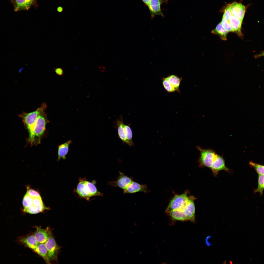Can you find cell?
<instances>
[{"label":"cell","mask_w":264,"mask_h":264,"mask_svg":"<svg viewBox=\"0 0 264 264\" xmlns=\"http://www.w3.org/2000/svg\"><path fill=\"white\" fill-rule=\"evenodd\" d=\"M242 21L236 17L232 15L229 22L231 26L233 32L236 33L239 37H242L243 34L241 31V28Z\"/></svg>","instance_id":"obj_18"},{"label":"cell","mask_w":264,"mask_h":264,"mask_svg":"<svg viewBox=\"0 0 264 264\" xmlns=\"http://www.w3.org/2000/svg\"><path fill=\"white\" fill-rule=\"evenodd\" d=\"M264 175H258V186L257 188L254 191L255 193H259L261 196L264 188Z\"/></svg>","instance_id":"obj_24"},{"label":"cell","mask_w":264,"mask_h":264,"mask_svg":"<svg viewBox=\"0 0 264 264\" xmlns=\"http://www.w3.org/2000/svg\"><path fill=\"white\" fill-rule=\"evenodd\" d=\"M33 251L42 257L46 263L49 264L48 251L45 243H39Z\"/></svg>","instance_id":"obj_20"},{"label":"cell","mask_w":264,"mask_h":264,"mask_svg":"<svg viewBox=\"0 0 264 264\" xmlns=\"http://www.w3.org/2000/svg\"><path fill=\"white\" fill-rule=\"evenodd\" d=\"M229 6L232 15L243 21L246 10L245 6L236 2H233Z\"/></svg>","instance_id":"obj_15"},{"label":"cell","mask_w":264,"mask_h":264,"mask_svg":"<svg viewBox=\"0 0 264 264\" xmlns=\"http://www.w3.org/2000/svg\"><path fill=\"white\" fill-rule=\"evenodd\" d=\"M166 78L175 91L180 92L179 87L182 78L174 75H170Z\"/></svg>","instance_id":"obj_23"},{"label":"cell","mask_w":264,"mask_h":264,"mask_svg":"<svg viewBox=\"0 0 264 264\" xmlns=\"http://www.w3.org/2000/svg\"><path fill=\"white\" fill-rule=\"evenodd\" d=\"M168 1V0H151L147 7L151 18H153L157 15L164 17L161 9V6L164 3L167 4Z\"/></svg>","instance_id":"obj_9"},{"label":"cell","mask_w":264,"mask_h":264,"mask_svg":"<svg viewBox=\"0 0 264 264\" xmlns=\"http://www.w3.org/2000/svg\"><path fill=\"white\" fill-rule=\"evenodd\" d=\"M221 22L223 27L227 32L228 33L233 32L232 27L229 22L222 18Z\"/></svg>","instance_id":"obj_28"},{"label":"cell","mask_w":264,"mask_h":264,"mask_svg":"<svg viewBox=\"0 0 264 264\" xmlns=\"http://www.w3.org/2000/svg\"><path fill=\"white\" fill-rule=\"evenodd\" d=\"M56 73L58 75L61 76L64 74L63 69L61 68L58 67L54 68Z\"/></svg>","instance_id":"obj_30"},{"label":"cell","mask_w":264,"mask_h":264,"mask_svg":"<svg viewBox=\"0 0 264 264\" xmlns=\"http://www.w3.org/2000/svg\"><path fill=\"white\" fill-rule=\"evenodd\" d=\"M250 165L255 169L258 175H264V166L252 162L249 163Z\"/></svg>","instance_id":"obj_26"},{"label":"cell","mask_w":264,"mask_h":264,"mask_svg":"<svg viewBox=\"0 0 264 264\" xmlns=\"http://www.w3.org/2000/svg\"><path fill=\"white\" fill-rule=\"evenodd\" d=\"M210 168L215 176H217L221 170L228 171L229 170L225 165V160L223 157L218 154Z\"/></svg>","instance_id":"obj_14"},{"label":"cell","mask_w":264,"mask_h":264,"mask_svg":"<svg viewBox=\"0 0 264 264\" xmlns=\"http://www.w3.org/2000/svg\"><path fill=\"white\" fill-rule=\"evenodd\" d=\"M232 15L230 7L229 6L225 10L222 18L229 22Z\"/></svg>","instance_id":"obj_29"},{"label":"cell","mask_w":264,"mask_h":264,"mask_svg":"<svg viewBox=\"0 0 264 264\" xmlns=\"http://www.w3.org/2000/svg\"><path fill=\"white\" fill-rule=\"evenodd\" d=\"M45 244L48 251L49 264L52 261L57 262V255L60 248L56 243L52 233Z\"/></svg>","instance_id":"obj_6"},{"label":"cell","mask_w":264,"mask_h":264,"mask_svg":"<svg viewBox=\"0 0 264 264\" xmlns=\"http://www.w3.org/2000/svg\"><path fill=\"white\" fill-rule=\"evenodd\" d=\"M124 126L127 139L132 146L134 145L132 140V132L130 124L127 125L124 124Z\"/></svg>","instance_id":"obj_25"},{"label":"cell","mask_w":264,"mask_h":264,"mask_svg":"<svg viewBox=\"0 0 264 264\" xmlns=\"http://www.w3.org/2000/svg\"><path fill=\"white\" fill-rule=\"evenodd\" d=\"M31 196L33 197L31 206L28 208L23 209V211L25 212L34 214L43 212L47 209V208L44 205L40 196Z\"/></svg>","instance_id":"obj_7"},{"label":"cell","mask_w":264,"mask_h":264,"mask_svg":"<svg viewBox=\"0 0 264 264\" xmlns=\"http://www.w3.org/2000/svg\"><path fill=\"white\" fill-rule=\"evenodd\" d=\"M72 142L71 141L69 140L58 146L57 161L60 160L62 159H66V156L68 151L69 145Z\"/></svg>","instance_id":"obj_19"},{"label":"cell","mask_w":264,"mask_h":264,"mask_svg":"<svg viewBox=\"0 0 264 264\" xmlns=\"http://www.w3.org/2000/svg\"><path fill=\"white\" fill-rule=\"evenodd\" d=\"M16 242L18 244L24 245L33 251L39 243L33 235L19 237L17 239Z\"/></svg>","instance_id":"obj_12"},{"label":"cell","mask_w":264,"mask_h":264,"mask_svg":"<svg viewBox=\"0 0 264 264\" xmlns=\"http://www.w3.org/2000/svg\"><path fill=\"white\" fill-rule=\"evenodd\" d=\"M75 192L80 198L90 201L92 197L97 196L102 197L103 194L99 191L95 185L94 181L91 182L87 181L86 178H80Z\"/></svg>","instance_id":"obj_2"},{"label":"cell","mask_w":264,"mask_h":264,"mask_svg":"<svg viewBox=\"0 0 264 264\" xmlns=\"http://www.w3.org/2000/svg\"><path fill=\"white\" fill-rule=\"evenodd\" d=\"M119 174V177L116 180L109 182L108 184L112 187H119L123 190L133 181V179L120 172Z\"/></svg>","instance_id":"obj_8"},{"label":"cell","mask_w":264,"mask_h":264,"mask_svg":"<svg viewBox=\"0 0 264 264\" xmlns=\"http://www.w3.org/2000/svg\"><path fill=\"white\" fill-rule=\"evenodd\" d=\"M145 5L148 6L151 0H141Z\"/></svg>","instance_id":"obj_31"},{"label":"cell","mask_w":264,"mask_h":264,"mask_svg":"<svg viewBox=\"0 0 264 264\" xmlns=\"http://www.w3.org/2000/svg\"><path fill=\"white\" fill-rule=\"evenodd\" d=\"M45 111L41 112L31 130L29 132L28 141L31 146L38 145L41 143L45 130L46 125L49 122L47 113Z\"/></svg>","instance_id":"obj_1"},{"label":"cell","mask_w":264,"mask_h":264,"mask_svg":"<svg viewBox=\"0 0 264 264\" xmlns=\"http://www.w3.org/2000/svg\"><path fill=\"white\" fill-rule=\"evenodd\" d=\"M168 214L172 219L174 220L185 221L188 220L183 209L173 210Z\"/></svg>","instance_id":"obj_21"},{"label":"cell","mask_w":264,"mask_h":264,"mask_svg":"<svg viewBox=\"0 0 264 264\" xmlns=\"http://www.w3.org/2000/svg\"><path fill=\"white\" fill-rule=\"evenodd\" d=\"M162 83L164 88L167 92L172 93L176 91L171 86L166 77L162 78Z\"/></svg>","instance_id":"obj_27"},{"label":"cell","mask_w":264,"mask_h":264,"mask_svg":"<svg viewBox=\"0 0 264 264\" xmlns=\"http://www.w3.org/2000/svg\"><path fill=\"white\" fill-rule=\"evenodd\" d=\"M51 234V229L49 227L44 229L37 227L33 235L38 243H45L49 239Z\"/></svg>","instance_id":"obj_10"},{"label":"cell","mask_w":264,"mask_h":264,"mask_svg":"<svg viewBox=\"0 0 264 264\" xmlns=\"http://www.w3.org/2000/svg\"><path fill=\"white\" fill-rule=\"evenodd\" d=\"M46 108V104L43 103L41 106L35 111L29 113L23 111L22 113L18 115L22 119V122L28 132L31 130L40 113L42 111L45 110Z\"/></svg>","instance_id":"obj_3"},{"label":"cell","mask_w":264,"mask_h":264,"mask_svg":"<svg viewBox=\"0 0 264 264\" xmlns=\"http://www.w3.org/2000/svg\"><path fill=\"white\" fill-rule=\"evenodd\" d=\"M123 120L122 117L121 116L120 119H117L116 122V127L118 129V136L119 138L124 143H126L130 146L132 147L131 145L128 141L126 137Z\"/></svg>","instance_id":"obj_17"},{"label":"cell","mask_w":264,"mask_h":264,"mask_svg":"<svg viewBox=\"0 0 264 264\" xmlns=\"http://www.w3.org/2000/svg\"><path fill=\"white\" fill-rule=\"evenodd\" d=\"M197 147L200 152L198 160L200 165L210 168L218 154L212 150L203 149L198 146Z\"/></svg>","instance_id":"obj_4"},{"label":"cell","mask_w":264,"mask_h":264,"mask_svg":"<svg viewBox=\"0 0 264 264\" xmlns=\"http://www.w3.org/2000/svg\"><path fill=\"white\" fill-rule=\"evenodd\" d=\"M193 198L189 197L186 204L183 209L188 220L193 221L195 220V207Z\"/></svg>","instance_id":"obj_16"},{"label":"cell","mask_w":264,"mask_h":264,"mask_svg":"<svg viewBox=\"0 0 264 264\" xmlns=\"http://www.w3.org/2000/svg\"><path fill=\"white\" fill-rule=\"evenodd\" d=\"M211 33L218 35L222 40L225 41L227 40L228 33L224 28L221 22L217 25L214 29L211 31Z\"/></svg>","instance_id":"obj_22"},{"label":"cell","mask_w":264,"mask_h":264,"mask_svg":"<svg viewBox=\"0 0 264 264\" xmlns=\"http://www.w3.org/2000/svg\"><path fill=\"white\" fill-rule=\"evenodd\" d=\"M186 193L179 195H176L170 201L166 209L165 212L168 213L171 211L183 209L189 199Z\"/></svg>","instance_id":"obj_5"},{"label":"cell","mask_w":264,"mask_h":264,"mask_svg":"<svg viewBox=\"0 0 264 264\" xmlns=\"http://www.w3.org/2000/svg\"><path fill=\"white\" fill-rule=\"evenodd\" d=\"M13 4L14 11L28 10L36 4V0H10Z\"/></svg>","instance_id":"obj_11"},{"label":"cell","mask_w":264,"mask_h":264,"mask_svg":"<svg viewBox=\"0 0 264 264\" xmlns=\"http://www.w3.org/2000/svg\"><path fill=\"white\" fill-rule=\"evenodd\" d=\"M123 190L124 194H132L139 192L147 193L150 191L146 185L141 184L133 181Z\"/></svg>","instance_id":"obj_13"}]
</instances>
